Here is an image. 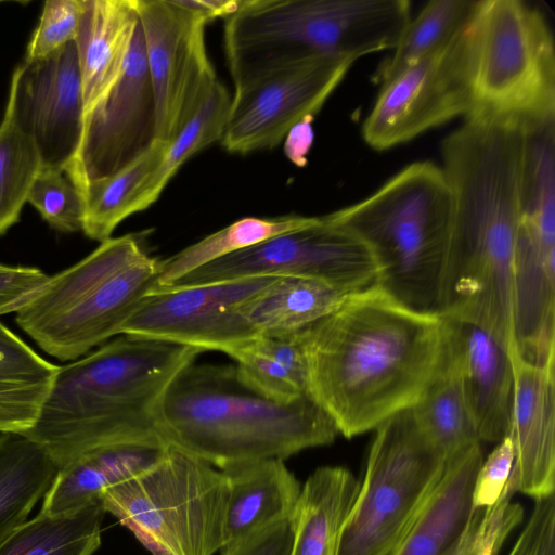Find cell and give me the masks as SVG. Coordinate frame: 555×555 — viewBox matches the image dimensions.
I'll return each instance as SVG.
<instances>
[{
    "label": "cell",
    "mask_w": 555,
    "mask_h": 555,
    "mask_svg": "<svg viewBox=\"0 0 555 555\" xmlns=\"http://www.w3.org/2000/svg\"><path fill=\"white\" fill-rule=\"evenodd\" d=\"M528 130L466 118L442 142L452 228L440 314L476 325L519 357L514 326V259Z\"/></svg>",
    "instance_id": "cell-1"
},
{
    "label": "cell",
    "mask_w": 555,
    "mask_h": 555,
    "mask_svg": "<svg viewBox=\"0 0 555 555\" xmlns=\"http://www.w3.org/2000/svg\"><path fill=\"white\" fill-rule=\"evenodd\" d=\"M300 338L308 396L347 438L412 409L441 370L448 347L444 317L411 308L377 283L350 293Z\"/></svg>",
    "instance_id": "cell-2"
},
{
    "label": "cell",
    "mask_w": 555,
    "mask_h": 555,
    "mask_svg": "<svg viewBox=\"0 0 555 555\" xmlns=\"http://www.w3.org/2000/svg\"><path fill=\"white\" fill-rule=\"evenodd\" d=\"M202 352L120 335L59 366L37 422L23 435L43 447L59 469L99 447L162 438L155 425L158 402Z\"/></svg>",
    "instance_id": "cell-3"
},
{
    "label": "cell",
    "mask_w": 555,
    "mask_h": 555,
    "mask_svg": "<svg viewBox=\"0 0 555 555\" xmlns=\"http://www.w3.org/2000/svg\"><path fill=\"white\" fill-rule=\"evenodd\" d=\"M158 434L170 446L212 466L285 460L331 444L338 428L309 396L289 403L267 399L245 386L235 365L183 367L155 412Z\"/></svg>",
    "instance_id": "cell-4"
},
{
    "label": "cell",
    "mask_w": 555,
    "mask_h": 555,
    "mask_svg": "<svg viewBox=\"0 0 555 555\" xmlns=\"http://www.w3.org/2000/svg\"><path fill=\"white\" fill-rule=\"evenodd\" d=\"M328 215L369 246L379 286L411 308L440 314L452 228L441 166L412 163L367 197Z\"/></svg>",
    "instance_id": "cell-5"
},
{
    "label": "cell",
    "mask_w": 555,
    "mask_h": 555,
    "mask_svg": "<svg viewBox=\"0 0 555 555\" xmlns=\"http://www.w3.org/2000/svg\"><path fill=\"white\" fill-rule=\"evenodd\" d=\"M158 259L135 234L111 237L70 268L49 276L15 312L18 326L46 353L77 360L120 331L151 294Z\"/></svg>",
    "instance_id": "cell-6"
},
{
    "label": "cell",
    "mask_w": 555,
    "mask_h": 555,
    "mask_svg": "<svg viewBox=\"0 0 555 555\" xmlns=\"http://www.w3.org/2000/svg\"><path fill=\"white\" fill-rule=\"evenodd\" d=\"M464 49L466 118L526 130L555 122L554 38L540 9L522 0H478Z\"/></svg>",
    "instance_id": "cell-7"
},
{
    "label": "cell",
    "mask_w": 555,
    "mask_h": 555,
    "mask_svg": "<svg viewBox=\"0 0 555 555\" xmlns=\"http://www.w3.org/2000/svg\"><path fill=\"white\" fill-rule=\"evenodd\" d=\"M228 495L221 469L168 444L154 464L101 500L153 555H215L225 544Z\"/></svg>",
    "instance_id": "cell-8"
},
{
    "label": "cell",
    "mask_w": 555,
    "mask_h": 555,
    "mask_svg": "<svg viewBox=\"0 0 555 555\" xmlns=\"http://www.w3.org/2000/svg\"><path fill=\"white\" fill-rule=\"evenodd\" d=\"M374 431L337 555H389L416 519L446 464L447 456L420 429L411 409Z\"/></svg>",
    "instance_id": "cell-9"
},
{
    "label": "cell",
    "mask_w": 555,
    "mask_h": 555,
    "mask_svg": "<svg viewBox=\"0 0 555 555\" xmlns=\"http://www.w3.org/2000/svg\"><path fill=\"white\" fill-rule=\"evenodd\" d=\"M354 62L311 55L234 81L220 139L223 149L234 154L274 149L295 126L313 119Z\"/></svg>",
    "instance_id": "cell-10"
},
{
    "label": "cell",
    "mask_w": 555,
    "mask_h": 555,
    "mask_svg": "<svg viewBox=\"0 0 555 555\" xmlns=\"http://www.w3.org/2000/svg\"><path fill=\"white\" fill-rule=\"evenodd\" d=\"M260 275L310 278L356 292L377 283L378 268L369 246L327 214L201 267L160 289Z\"/></svg>",
    "instance_id": "cell-11"
},
{
    "label": "cell",
    "mask_w": 555,
    "mask_h": 555,
    "mask_svg": "<svg viewBox=\"0 0 555 555\" xmlns=\"http://www.w3.org/2000/svg\"><path fill=\"white\" fill-rule=\"evenodd\" d=\"M153 89L156 139L170 142L218 82L205 44L208 20L181 0H133Z\"/></svg>",
    "instance_id": "cell-12"
},
{
    "label": "cell",
    "mask_w": 555,
    "mask_h": 555,
    "mask_svg": "<svg viewBox=\"0 0 555 555\" xmlns=\"http://www.w3.org/2000/svg\"><path fill=\"white\" fill-rule=\"evenodd\" d=\"M467 27V26H466ZM463 33L443 50L402 69L380 85L362 135L385 151L470 112Z\"/></svg>",
    "instance_id": "cell-13"
},
{
    "label": "cell",
    "mask_w": 555,
    "mask_h": 555,
    "mask_svg": "<svg viewBox=\"0 0 555 555\" xmlns=\"http://www.w3.org/2000/svg\"><path fill=\"white\" fill-rule=\"evenodd\" d=\"M155 139L154 95L138 22L122 70L86 114L79 152L64 171L78 188L111 177L138 158Z\"/></svg>",
    "instance_id": "cell-14"
},
{
    "label": "cell",
    "mask_w": 555,
    "mask_h": 555,
    "mask_svg": "<svg viewBox=\"0 0 555 555\" xmlns=\"http://www.w3.org/2000/svg\"><path fill=\"white\" fill-rule=\"evenodd\" d=\"M9 100L20 128L35 143L41 167L64 170L80 149L85 101L75 41L46 57L23 61Z\"/></svg>",
    "instance_id": "cell-15"
},
{
    "label": "cell",
    "mask_w": 555,
    "mask_h": 555,
    "mask_svg": "<svg viewBox=\"0 0 555 555\" xmlns=\"http://www.w3.org/2000/svg\"><path fill=\"white\" fill-rule=\"evenodd\" d=\"M278 278L250 276L152 292L127 320L120 335L225 353L233 346L231 311Z\"/></svg>",
    "instance_id": "cell-16"
},
{
    "label": "cell",
    "mask_w": 555,
    "mask_h": 555,
    "mask_svg": "<svg viewBox=\"0 0 555 555\" xmlns=\"http://www.w3.org/2000/svg\"><path fill=\"white\" fill-rule=\"evenodd\" d=\"M514 391L508 436L515 461L508 483L533 500L555 490V362L512 360Z\"/></svg>",
    "instance_id": "cell-17"
},
{
    "label": "cell",
    "mask_w": 555,
    "mask_h": 555,
    "mask_svg": "<svg viewBox=\"0 0 555 555\" xmlns=\"http://www.w3.org/2000/svg\"><path fill=\"white\" fill-rule=\"evenodd\" d=\"M448 347L478 440L501 441L508 433L514 391L512 358L482 328L447 319Z\"/></svg>",
    "instance_id": "cell-18"
},
{
    "label": "cell",
    "mask_w": 555,
    "mask_h": 555,
    "mask_svg": "<svg viewBox=\"0 0 555 555\" xmlns=\"http://www.w3.org/2000/svg\"><path fill=\"white\" fill-rule=\"evenodd\" d=\"M480 442L447 456L439 480L416 519L389 555H441L460 538L473 512Z\"/></svg>",
    "instance_id": "cell-19"
},
{
    "label": "cell",
    "mask_w": 555,
    "mask_h": 555,
    "mask_svg": "<svg viewBox=\"0 0 555 555\" xmlns=\"http://www.w3.org/2000/svg\"><path fill=\"white\" fill-rule=\"evenodd\" d=\"M168 443L163 438L92 449L59 469L43 496L40 513H73L101 499L102 493L154 464Z\"/></svg>",
    "instance_id": "cell-20"
},
{
    "label": "cell",
    "mask_w": 555,
    "mask_h": 555,
    "mask_svg": "<svg viewBox=\"0 0 555 555\" xmlns=\"http://www.w3.org/2000/svg\"><path fill=\"white\" fill-rule=\"evenodd\" d=\"M221 470L229 495L225 544L220 553L266 527L291 519L302 485L283 460L253 461Z\"/></svg>",
    "instance_id": "cell-21"
},
{
    "label": "cell",
    "mask_w": 555,
    "mask_h": 555,
    "mask_svg": "<svg viewBox=\"0 0 555 555\" xmlns=\"http://www.w3.org/2000/svg\"><path fill=\"white\" fill-rule=\"evenodd\" d=\"M352 293L324 281L283 275L234 308L243 340L289 337L336 310Z\"/></svg>",
    "instance_id": "cell-22"
},
{
    "label": "cell",
    "mask_w": 555,
    "mask_h": 555,
    "mask_svg": "<svg viewBox=\"0 0 555 555\" xmlns=\"http://www.w3.org/2000/svg\"><path fill=\"white\" fill-rule=\"evenodd\" d=\"M138 22L133 0H85L74 40L85 116L118 79Z\"/></svg>",
    "instance_id": "cell-23"
},
{
    "label": "cell",
    "mask_w": 555,
    "mask_h": 555,
    "mask_svg": "<svg viewBox=\"0 0 555 555\" xmlns=\"http://www.w3.org/2000/svg\"><path fill=\"white\" fill-rule=\"evenodd\" d=\"M360 482L341 466L317 468L302 485L291 517L289 555H337Z\"/></svg>",
    "instance_id": "cell-24"
},
{
    "label": "cell",
    "mask_w": 555,
    "mask_h": 555,
    "mask_svg": "<svg viewBox=\"0 0 555 555\" xmlns=\"http://www.w3.org/2000/svg\"><path fill=\"white\" fill-rule=\"evenodd\" d=\"M57 370L0 323L1 434H23L35 425Z\"/></svg>",
    "instance_id": "cell-25"
},
{
    "label": "cell",
    "mask_w": 555,
    "mask_h": 555,
    "mask_svg": "<svg viewBox=\"0 0 555 555\" xmlns=\"http://www.w3.org/2000/svg\"><path fill=\"white\" fill-rule=\"evenodd\" d=\"M235 360L240 380L280 403L308 396V369L300 333L289 337L256 336L225 352Z\"/></svg>",
    "instance_id": "cell-26"
},
{
    "label": "cell",
    "mask_w": 555,
    "mask_h": 555,
    "mask_svg": "<svg viewBox=\"0 0 555 555\" xmlns=\"http://www.w3.org/2000/svg\"><path fill=\"white\" fill-rule=\"evenodd\" d=\"M59 467L27 436L0 434V544L23 524L51 487Z\"/></svg>",
    "instance_id": "cell-27"
},
{
    "label": "cell",
    "mask_w": 555,
    "mask_h": 555,
    "mask_svg": "<svg viewBox=\"0 0 555 555\" xmlns=\"http://www.w3.org/2000/svg\"><path fill=\"white\" fill-rule=\"evenodd\" d=\"M102 500L59 516L25 520L0 544V555H92L101 544Z\"/></svg>",
    "instance_id": "cell-28"
},
{
    "label": "cell",
    "mask_w": 555,
    "mask_h": 555,
    "mask_svg": "<svg viewBox=\"0 0 555 555\" xmlns=\"http://www.w3.org/2000/svg\"><path fill=\"white\" fill-rule=\"evenodd\" d=\"M312 219L313 217L300 215L242 218L177 254L158 260L157 280L152 292L164 288L185 274L210 262L250 248L275 236L304 228Z\"/></svg>",
    "instance_id": "cell-29"
},
{
    "label": "cell",
    "mask_w": 555,
    "mask_h": 555,
    "mask_svg": "<svg viewBox=\"0 0 555 555\" xmlns=\"http://www.w3.org/2000/svg\"><path fill=\"white\" fill-rule=\"evenodd\" d=\"M167 146L168 142L155 139L117 173L79 186L85 203L82 231L88 237L101 243L111 238L116 227L134 214L139 189L158 166Z\"/></svg>",
    "instance_id": "cell-30"
},
{
    "label": "cell",
    "mask_w": 555,
    "mask_h": 555,
    "mask_svg": "<svg viewBox=\"0 0 555 555\" xmlns=\"http://www.w3.org/2000/svg\"><path fill=\"white\" fill-rule=\"evenodd\" d=\"M478 0H431L411 17L391 55L373 76L379 85L402 69L443 50L468 25Z\"/></svg>",
    "instance_id": "cell-31"
},
{
    "label": "cell",
    "mask_w": 555,
    "mask_h": 555,
    "mask_svg": "<svg viewBox=\"0 0 555 555\" xmlns=\"http://www.w3.org/2000/svg\"><path fill=\"white\" fill-rule=\"evenodd\" d=\"M411 410L420 429L446 456L479 441L449 347L438 375Z\"/></svg>",
    "instance_id": "cell-32"
},
{
    "label": "cell",
    "mask_w": 555,
    "mask_h": 555,
    "mask_svg": "<svg viewBox=\"0 0 555 555\" xmlns=\"http://www.w3.org/2000/svg\"><path fill=\"white\" fill-rule=\"evenodd\" d=\"M230 102L231 95L227 88L218 81L195 114L168 142L160 163L141 184L134 203V214L145 210L158 199L165 186L190 157L220 141Z\"/></svg>",
    "instance_id": "cell-33"
},
{
    "label": "cell",
    "mask_w": 555,
    "mask_h": 555,
    "mask_svg": "<svg viewBox=\"0 0 555 555\" xmlns=\"http://www.w3.org/2000/svg\"><path fill=\"white\" fill-rule=\"evenodd\" d=\"M41 166L38 150L17 125L8 99L0 124V235L18 221Z\"/></svg>",
    "instance_id": "cell-34"
},
{
    "label": "cell",
    "mask_w": 555,
    "mask_h": 555,
    "mask_svg": "<svg viewBox=\"0 0 555 555\" xmlns=\"http://www.w3.org/2000/svg\"><path fill=\"white\" fill-rule=\"evenodd\" d=\"M27 202L55 230L82 231L83 197L79 188L64 170L41 167L30 188Z\"/></svg>",
    "instance_id": "cell-35"
},
{
    "label": "cell",
    "mask_w": 555,
    "mask_h": 555,
    "mask_svg": "<svg viewBox=\"0 0 555 555\" xmlns=\"http://www.w3.org/2000/svg\"><path fill=\"white\" fill-rule=\"evenodd\" d=\"M85 0H48L43 4L39 24L33 33L25 61L48 56L77 35Z\"/></svg>",
    "instance_id": "cell-36"
},
{
    "label": "cell",
    "mask_w": 555,
    "mask_h": 555,
    "mask_svg": "<svg viewBox=\"0 0 555 555\" xmlns=\"http://www.w3.org/2000/svg\"><path fill=\"white\" fill-rule=\"evenodd\" d=\"M514 493L507 481L495 504L483 508L469 555H496L509 532L521 522L524 509L511 501Z\"/></svg>",
    "instance_id": "cell-37"
},
{
    "label": "cell",
    "mask_w": 555,
    "mask_h": 555,
    "mask_svg": "<svg viewBox=\"0 0 555 555\" xmlns=\"http://www.w3.org/2000/svg\"><path fill=\"white\" fill-rule=\"evenodd\" d=\"M514 461V444L505 436L480 465L473 491L474 509L495 504L509 479Z\"/></svg>",
    "instance_id": "cell-38"
},
{
    "label": "cell",
    "mask_w": 555,
    "mask_h": 555,
    "mask_svg": "<svg viewBox=\"0 0 555 555\" xmlns=\"http://www.w3.org/2000/svg\"><path fill=\"white\" fill-rule=\"evenodd\" d=\"M534 502L508 555H555V494Z\"/></svg>",
    "instance_id": "cell-39"
},
{
    "label": "cell",
    "mask_w": 555,
    "mask_h": 555,
    "mask_svg": "<svg viewBox=\"0 0 555 555\" xmlns=\"http://www.w3.org/2000/svg\"><path fill=\"white\" fill-rule=\"evenodd\" d=\"M48 279L37 268L0 263V315L21 309Z\"/></svg>",
    "instance_id": "cell-40"
},
{
    "label": "cell",
    "mask_w": 555,
    "mask_h": 555,
    "mask_svg": "<svg viewBox=\"0 0 555 555\" xmlns=\"http://www.w3.org/2000/svg\"><path fill=\"white\" fill-rule=\"evenodd\" d=\"M292 543L291 519L282 520L253 533L220 555H289Z\"/></svg>",
    "instance_id": "cell-41"
},
{
    "label": "cell",
    "mask_w": 555,
    "mask_h": 555,
    "mask_svg": "<svg viewBox=\"0 0 555 555\" xmlns=\"http://www.w3.org/2000/svg\"><path fill=\"white\" fill-rule=\"evenodd\" d=\"M312 120H305L295 126L286 135L285 152L288 158L297 166H304L306 155L313 141Z\"/></svg>",
    "instance_id": "cell-42"
},
{
    "label": "cell",
    "mask_w": 555,
    "mask_h": 555,
    "mask_svg": "<svg viewBox=\"0 0 555 555\" xmlns=\"http://www.w3.org/2000/svg\"><path fill=\"white\" fill-rule=\"evenodd\" d=\"M241 0H181L183 5L199 13L210 22L217 17H227L233 13Z\"/></svg>",
    "instance_id": "cell-43"
}]
</instances>
